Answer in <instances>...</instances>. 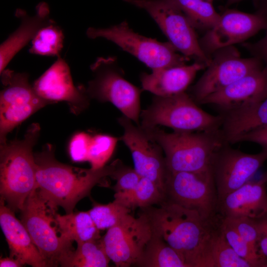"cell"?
Instances as JSON below:
<instances>
[{"instance_id":"obj_35","label":"cell","mask_w":267,"mask_h":267,"mask_svg":"<svg viewBox=\"0 0 267 267\" xmlns=\"http://www.w3.org/2000/svg\"><path fill=\"white\" fill-rule=\"evenodd\" d=\"M116 180L113 187L115 193H125L133 190L142 178L135 170L125 166L118 160L116 168L111 177Z\"/></svg>"},{"instance_id":"obj_16","label":"cell","mask_w":267,"mask_h":267,"mask_svg":"<svg viewBox=\"0 0 267 267\" xmlns=\"http://www.w3.org/2000/svg\"><path fill=\"white\" fill-rule=\"evenodd\" d=\"M123 129L120 139L131 151L134 169L143 178L155 182L165 193L167 169L161 146L147 134L140 126L124 115L118 119Z\"/></svg>"},{"instance_id":"obj_29","label":"cell","mask_w":267,"mask_h":267,"mask_svg":"<svg viewBox=\"0 0 267 267\" xmlns=\"http://www.w3.org/2000/svg\"><path fill=\"white\" fill-rule=\"evenodd\" d=\"M187 16L195 29L212 28L219 19L213 4L205 0H169Z\"/></svg>"},{"instance_id":"obj_4","label":"cell","mask_w":267,"mask_h":267,"mask_svg":"<svg viewBox=\"0 0 267 267\" xmlns=\"http://www.w3.org/2000/svg\"><path fill=\"white\" fill-rule=\"evenodd\" d=\"M141 128L162 148L170 172H198L210 168L216 151L227 143L220 129L167 133L158 127Z\"/></svg>"},{"instance_id":"obj_5","label":"cell","mask_w":267,"mask_h":267,"mask_svg":"<svg viewBox=\"0 0 267 267\" xmlns=\"http://www.w3.org/2000/svg\"><path fill=\"white\" fill-rule=\"evenodd\" d=\"M189 94L153 97L140 113L142 128L164 126L175 131H213L220 129L222 115H213L200 108Z\"/></svg>"},{"instance_id":"obj_34","label":"cell","mask_w":267,"mask_h":267,"mask_svg":"<svg viewBox=\"0 0 267 267\" xmlns=\"http://www.w3.org/2000/svg\"><path fill=\"white\" fill-rule=\"evenodd\" d=\"M222 218L233 227L253 249L259 253L258 248L259 231L257 219L246 217Z\"/></svg>"},{"instance_id":"obj_24","label":"cell","mask_w":267,"mask_h":267,"mask_svg":"<svg viewBox=\"0 0 267 267\" xmlns=\"http://www.w3.org/2000/svg\"><path fill=\"white\" fill-rule=\"evenodd\" d=\"M55 219L61 237L68 242H87L100 239V230L96 227L88 211L72 212Z\"/></svg>"},{"instance_id":"obj_23","label":"cell","mask_w":267,"mask_h":267,"mask_svg":"<svg viewBox=\"0 0 267 267\" xmlns=\"http://www.w3.org/2000/svg\"><path fill=\"white\" fill-rule=\"evenodd\" d=\"M220 131L226 143H237L245 134L267 126V97L223 112Z\"/></svg>"},{"instance_id":"obj_42","label":"cell","mask_w":267,"mask_h":267,"mask_svg":"<svg viewBox=\"0 0 267 267\" xmlns=\"http://www.w3.org/2000/svg\"><path fill=\"white\" fill-rule=\"evenodd\" d=\"M243 0H227V5H230Z\"/></svg>"},{"instance_id":"obj_32","label":"cell","mask_w":267,"mask_h":267,"mask_svg":"<svg viewBox=\"0 0 267 267\" xmlns=\"http://www.w3.org/2000/svg\"><path fill=\"white\" fill-rule=\"evenodd\" d=\"M118 142L116 137L104 134L91 135L87 150L86 161L92 169L105 166L114 151Z\"/></svg>"},{"instance_id":"obj_37","label":"cell","mask_w":267,"mask_h":267,"mask_svg":"<svg viewBox=\"0 0 267 267\" xmlns=\"http://www.w3.org/2000/svg\"><path fill=\"white\" fill-rule=\"evenodd\" d=\"M243 45L253 57L259 59L267 66V27L265 35L261 39L254 43H245Z\"/></svg>"},{"instance_id":"obj_44","label":"cell","mask_w":267,"mask_h":267,"mask_svg":"<svg viewBox=\"0 0 267 267\" xmlns=\"http://www.w3.org/2000/svg\"><path fill=\"white\" fill-rule=\"evenodd\" d=\"M205 0L208 1V2H210V3H213V1H214V0Z\"/></svg>"},{"instance_id":"obj_25","label":"cell","mask_w":267,"mask_h":267,"mask_svg":"<svg viewBox=\"0 0 267 267\" xmlns=\"http://www.w3.org/2000/svg\"><path fill=\"white\" fill-rule=\"evenodd\" d=\"M135 265L141 267H188L183 257L154 231Z\"/></svg>"},{"instance_id":"obj_27","label":"cell","mask_w":267,"mask_h":267,"mask_svg":"<svg viewBox=\"0 0 267 267\" xmlns=\"http://www.w3.org/2000/svg\"><path fill=\"white\" fill-rule=\"evenodd\" d=\"M75 250H69L60 260L64 267H107L110 261L100 239L77 243Z\"/></svg>"},{"instance_id":"obj_26","label":"cell","mask_w":267,"mask_h":267,"mask_svg":"<svg viewBox=\"0 0 267 267\" xmlns=\"http://www.w3.org/2000/svg\"><path fill=\"white\" fill-rule=\"evenodd\" d=\"M219 222L212 231L204 267H253L229 245L220 228Z\"/></svg>"},{"instance_id":"obj_41","label":"cell","mask_w":267,"mask_h":267,"mask_svg":"<svg viewBox=\"0 0 267 267\" xmlns=\"http://www.w3.org/2000/svg\"><path fill=\"white\" fill-rule=\"evenodd\" d=\"M261 8L267 12V0H264Z\"/></svg>"},{"instance_id":"obj_14","label":"cell","mask_w":267,"mask_h":267,"mask_svg":"<svg viewBox=\"0 0 267 267\" xmlns=\"http://www.w3.org/2000/svg\"><path fill=\"white\" fill-rule=\"evenodd\" d=\"M228 145L225 143L216 151L211 163L218 203L247 182L267 160V152L263 150L249 154Z\"/></svg>"},{"instance_id":"obj_12","label":"cell","mask_w":267,"mask_h":267,"mask_svg":"<svg viewBox=\"0 0 267 267\" xmlns=\"http://www.w3.org/2000/svg\"><path fill=\"white\" fill-rule=\"evenodd\" d=\"M263 65V62L255 57H241L233 45L221 48L211 55L206 70L191 88L189 94L200 104L207 96L262 69Z\"/></svg>"},{"instance_id":"obj_9","label":"cell","mask_w":267,"mask_h":267,"mask_svg":"<svg viewBox=\"0 0 267 267\" xmlns=\"http://www.w3.org/2000/svg\"><path fill=\"white\" fill-rule=\"evenodd\" d=\"M166 201L197 212L204 220L217 221L218 197L211 167L198 172L168 171Z\"/></svg>"},{"instance_id":"obj_13","label":"cell","mask_w":267,"mask_h":267,"mask_svg":"<svg viewBox=\"0 0 267 267\" xmlns=\"http://www.w3.org/2000/svg\"><path fill=\"white\" fill-rule=\"evenodd\" d=\"M153 233L150 219L144 212L135 218L128 214L107 230L101 237L105 252L118 267L135 265Z\"/></svg>"},{"instance_id":"obj_2","label":"cell","mask_w":267,"mask_h":267,"mask_svg":"<svg viewBox=\"0 0 267 267\" xmlns=\"http://www.w3.org/2000/svg\"><path fill=\"white\" fill-rule=\"evenodd\" d=\"M153 230L184 258L188 267H204L212 231L218 221L209 222L196 211L165 200L146 210Z\"/></svg>"},{"instance_id":"obj_18","label":"cell","mask_w":267,"mask_h":267,"mask_svg":"<svg viewBox=\"0 0 267 267\" xmlns=\"http://www.w3.org/2000/svg\"><path fill=\"white\" fill-rule=\"evenodd\" d=\"M267 97V66L250 73L205 98L200 104L214 105L223 112Z\"/></svg>"},{"instance_id":"obj_22","label":"cell","mask_w":267,"mask_h":267,"mask_svg":"<svg viewBox=\"0 0 267 267\" xmlns=\"http://www.w3.org/2000/svg\"><path fill=\"white\" fill-rule=\"evenodd\" d=\"M15 15L20 20V25L0 46V73L42 27L53 21L49 18V9L45 2L37 5L33 16H29L22 9H17Z\"/></svg>"},{"instance_id":"obj_1","label":"cell","mask_w":267,"mask_h":267,"mask_svg":"<svg viewBox=\"0 0 267 267\" xmlns=\"http://www.w3.org/2000/svg\"><path fill=\"white\" fill-rule=\"evenodd\" d=\"M54 151L53 145L46 144L42 151L34 153L36 189L51 208L57 210L61 207L66 214L73 212L78 202L89 195L94 186L111 177L118 161L98 169H81L59 162Z\"/></svg>"},{"instance_id":"obj_38","label":"cell","mask_w":267,"mask_h":267,"mask_svg":"<svg viewBox=\"0 0 267 267\" xmlns=\"http://www.w3.org/2000/svg\"><path fill=\"white\" fill-rule=\"evenodd\" d=\"M259 236L258 248L260 254L267 260V214L257 219Z\"/></svg>"},{"instance_id":"obj_28","label":"cell","mask_w":267,"mask_h":267,"mask_svg":"<svg viewBox=\"0 0 267 267\" xmlns=\"http://www.w3.org/2000/svg\"><path fill=\"white\" fill-rule=\"evenodd\" d=\"M115 199L131 209H146L165 200L164 192L150 179L142 177L137 186L125 193H115Z\"/></svg>"},{"instance_id":"obj_31","label":"cell","mask_w":267,"mask_h":267,"mask_svg":"<svg viewBox=\"0 0 267 267\" xmlns=\"http://www.w3.org/2000/svg\"><path fill=\"white\" fill-rule=\"evenodd\" d=\"M219 226L227 242L239 256L250 263L253 267H267V260L253 249L234 228L222 217Z\"/></svg>"},{"instance_id":"obj_8","label":"cell","mask_w":267,"mask_h":267,"mask_svg":"<svg viewBox=\"0 0 267 267\" xmlns=\"http://www.w3.org/2000/svg\"><path fill=\"white\" fill-rule=\"evenodd\" d=\"M21 221L48 267L59 265L60 259L73 249L59 233L56 223V210L51 208L34 189L20 211Z\"/></svg>"},{"instance_id":"obj_39","label":"cell","mask_w":267,"mask_h":267,"mask_svg":"<svg viewBox=\"0 0 267 267\" xmlns=\"http://www.w3.org/2000/svg\"><path fill=\"white\" fill-rule=\"evenodd\" d=\"M248 141L260 145L267 152V126L254 131L240 138L237 142Z\"/></svg>"},{"instance_id":"obj_10","label":"cell","mask_w":267,"mask_h":267,"mask_svg":"<svg viewBox=\"0 0 267 267\" xmlns=\"http://www.w3.org/2000/svg\"><path fill=\"white\" fill-rule=\"evenodd\" d=\"M145 10L172 45L189 58L209 65L211 58L202 50L195 29L185 14L169 0H123Z\"/></svg>"},{"instance_id":"obj_40","label":"cell","mask_w":267,"mask_h":267,"mask_svg":"<svg viewBox=\"0 0 267 267\" xmlns=\"http://www.w3.org/2000/svg\"><path fill=\"white\" fill-rule=\"evenodd\" d=\"M22 263L16 258L10 257L1 258L0 259V267H20L23 266Z\"/></svg>"},{"instance_id":"obj_33","label":"cell","mask_w":267,"mask_h":267,"mask_svg":"<svg viewBox=\"0 0 267 267\" xmlns=\"http://www.w3.org/2000/svg\"><path fill=\"white\" fill-rule=\"evenodd\" d=\"M130 211V209L114 199L113 201L107 204H96L88 212L100 230H107L114 226Z\"/></svg>"},{"instance_id":"obj_43","label":"cell","mask_w":267,"mask_h":267,"mask_svg":"<svg viewBox=\"0 0 267 267\" xmlns=\"http://www.w3.org/2000/svg\"><path fill=\"white\" fill-rule=\"evenodd\" d=\"M265 182L267 183V171L265 173L261 178Z\"/></svg>"},{"instance_id":"obj_21","label":"cell","mask_w":267,"mask_h":267,"mask_svg":"<svg viewBox=\"0 0 267 267\" xmlns=\"http://www.w3.org/2000/svg\"><path fill=\"white\" fill-rule=\"evenodd\" d=\"M206 68L200 62L152 70L150 74L142 73L140 76L142 90L155 95L167 96L185 92L197 73Z\"/></svg>"},{"instance_id":"obj_17","label":"cell","mask_w":267,"mask_h":267,"mask_svg":"<svg viewBox=\"0 0 267 267\" xmlns=\"http://www.w3.org/2000/svg\"><path fill=\"white\" fill-rule=\"evenodd\" d=\"M57 60L39 78L33 86L37 93L51 103L66 102L70 111L79 114L89 105L90 97L86 87L76 86L66 61L57 57Z\"/></svg>"},{"instance_id":"obj_3","label":"cell","mask_w":267,"mask_h":267,"mask_svg":"<svg viewBox=\"0 0 267 267\" xmlns=\"http://www.w3.org/2000/svg\"><path fill=\"white\" fill-rule=\"evenodd\" d=\"M40 130L38 123H32L22 139L0 143V199L13 211H21L36 188L37 165L33 148Z\"/></svg>"},{"instance_id":"obj_20","label":"cell","mask_w":267,"mask_h":267,"mask_svg":"<svg viewBox=\"0 0 267 267\" xmlns=\"http://www.w3.org/2000/svg\"><path fill=\"white\" fill-rule=\"evenodd\" d=\"M0 225L8 244L10 256L33 267H48L21 221L0 198Z\"/></svg>"},{"instance_id":"obj_19","label":"cell","mask_w":267,"mask_h":267,"mask_svg":"<svg viewBox=\"0 0 267 267\" xmlns=\"http://www.w3.org/2000/svg\"><path fill=\"white\" fill-rule=\"evenodd\" d=\"M267 184L262 179L248 181L220 200L218 212L221 217L262 218L267 214Z\"/></svg>"},{"instance_id":"obj_36","label":"cell","mask_w":267,"mask_h":267,"mask_svg":"<svg viewBox=\"0 0 267 267\" xmlns=\"http://www.w3.org/2000/svg\"><path fill=\"white\" fill-rule=\"evenodd\" d=\"M91 136L88 133L82 132L74 134L70 139L68 145V152L73 161H86L88 147Z\"/></svg>"},{"instance_id":"obj_7","label":"cell","mask_w":267,"mask_h":267,"mask_svg":"<svg viewBox=\"0 0 267 267\" xmlns=\"http://www.w3.org/2000/svg\"><path fill=\"white\" fill-rule=\"evenodd\" d=\"M90 69L93 78L86 87L90 98L111 103L123 115L139 125L142 89L124 78L117 58L98 57L90 65Z\"/></svg>"},{"instance_id":"obj_15","label":"cell","mask_w":267,"mask_h":267,"mask_svg":"<svg viewBox=\"0 0 267 267\" xmlns=\"http://www.w3.org/2000/svg\"><path fill=\"white\" fill-rule=\"evenodd\" d=\"M267 27V12L256 13L234 9L224 11L216 24L199 40L204 53L211 58L216 51L241 43Z\"/></svg>"},{"instance_id":"obj_11","label":"cell","mask_w":267,"mask_h":267,"mask_svg":"<svg viewBox=\"0 0 267 267\" xmlns=\"http://www.w3.org/2000/svg\"><path fill=\"white\" fill-rule=\"evenodd\" d=\"M0 142L15 127L51 103L41 97L29 82L26 73L5 69L0 73Z\"/></svg>"},{"instance_id":"obj_30","label":"cell","mask_w":267,"mask_h":267,"mask_svg":"<svg viewBox=\"0 0 267 267\" xmlns=\"http://www.w3.org/2000/svg\"><path fill=\"white\" fill-rule=\"evenodd\" d=\"M64 36L61 28L53 21L42 27L31 41L30 53L48 56H60Z\"/></svg>"},{"instance_id":"obj_6","label":"cell","mask_w":267,"mask_h":267,"mask_svg":"<svg viewBox=\"0 0 267 267\" xmlns=\"http://www.w3.org/2000/svg\"><path fill=\"white\" fill-rule=\"evenodd\" d=\"M91 39L103 38L143 63L152 70L185 65L190 58L178 51L169 42H162L135 32L126 21L107 28L89 27Z\"/></svg>"}]
</instances>
